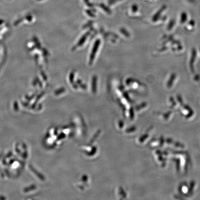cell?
<instances>
[{"label": "cell", "instance_id": "obj_2", "mask_svg": "<svg viewBox=\"0 0 200 200\" xmlns=\"http://www.w3.org/2000/svg\"><path fill=\"white\" fill-rule=\"evenodd\" d=\"M147 1H154V0H147Z\"/></svg>", "mask_w": 200, "mask_h": 200}, {"label": "cell", "instance_id": "obj_1", "mask_svg": "<svg viewBox=\"0 0 200 200\" xmlns=\"http://www.w3.org/2000/svg\"><path fill=\"white\" fill-rule=\"evenodd\" d=\"M188 1L190 2H194V1H196V0H188Z\"/></svg>", "mask_w": 200, "mask_h": 200}]
</instances>
